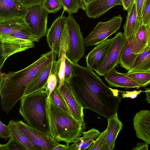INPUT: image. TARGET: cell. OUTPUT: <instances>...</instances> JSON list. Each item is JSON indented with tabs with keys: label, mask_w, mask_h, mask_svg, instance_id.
Here are the masks:
<instances>
[{
	"label": "cell",
	"mask_w": 150,
	"mask_h": 150,
	"mask_svg": "<svg viewBox=\"0 0 150 150\" xmlns=\"http://www.w3.org/2000/svg\"><path fill=\"white\" fill-rule=\"evenodd\" d=\"M73 67L74 75L67 82L83 109H90L107 120L112 117L121 102L119 91L108 86L89 67L74 63Z\"/></svg>",
	"instance_id": "1"
},
{
	"label": "cell",
	"mask_w": 150,
	"mask_h": 150,
	"mask_svg": "<svg viewBox=\"0 0 150 150\" xmlns=\"http://www.w3.org/2000/svg\"><path fill=\"white\" fill-rule=\"evenodd\" d=\"M53 51L42 54L35 61L25 68L15 72L0 73V94L2 110L6 114L11 111L23 96L27 85L40 71L56 60Z\"/></svg>",
	"instance_id": "2"
},
{
	"label": "cell",
	"mask_w": 150,
	"mask_h": 150,
	"mask_svg": "<svg viewBox=\"0 0 150 150\" xmlns=\"http://www.w3.org/2000/svg\"><path fill=\"white\" fill-rule=\"evenodd\" d=\"M49 133L58 142L66 145L75 142L81 137L83 129L73 117L56 105L49 98L46 100Z\"/></svg>",
	"instance_id": "3"
},
{
	"label": "cell",
	"mask_w": 150,
	"mask_h": 150,
	"mask_svg": "<svg viewBox=\"0 0 150 150\" xmlns=\"http://www.w3.org/2000/svg\"><path fill=\"white\" fill-rule=\"evenodd\" d=\"M44 87L21 99L19 112L29 126L49 133L46 100Z\"/></svg>",
	"instance_id": "4"
},
{
	"label": "cell",
	"mask_w": 150,
	"mask_h": 150,
	"mask_svg": "<svg viewBox=\"0 0 150 150\" xmlns=\"http://www.w3.org/2000/svg\"><path fill=\"white\" fill-rule=\"evenodd\" d=\"M39 39L28 28L8 34H0V69L10 56L35 47Z\"/></svg>",
	"instance_id": "5"
},
{
	"label": "cell",
	"mask_w": 150,
	"mask_h": 150,
	"mask_svg": "<svg viewBox=\"0 0 150 150\" xmlns=\"http://www.w3.org/2000/svg\"><path fill=\"white\" fill-rule=\"evenodd\" d=\"M66 23L68 33L66 56L73 63L78 64L85 53L84 38L79 25L72 15L66 17Z\"/></svg>",
	"instance_id": "6"
},
{
	"label": "cell",
	"mask_w": 150,
	"mask_h": 150,
	"mask_svg": "<svg viewBox=\"0 0 150 150\" xmlns=\"http://www.w3.org/2000/svg\"><path fill=\"white\" fill-rule=\"evenodd\" d=\"M122 20L120 14L107 21L98 22L93 31L84 38L85 46L96 45L107 39L120 29Z\"/></svg>",
	"instance_id": "7"
},
{
	"label": "cell",
	"mask_w": 150,
	"mask_h": 150,
	"mask_svg": "<svg viewBox=\"0 0 150 150\" xmlns=\"http://www.w3.org/2000/svg\"><path fill=\"white\" fill-rule=\"evenodd\" d=\"M48 14L40 5L27 8L23 20L30 32L39 39L46 34Z\"/></svg>",
	"instance_id": "8"
},
{
	"label": "cell",
	"mask_w": 150,
	"mask_h": 150,
	"mask_svg": "<svg viewBox=\"0 0 150 150\" xmlns=\"http://www.w3.org/2000/svg\"><path fill=\"white\" fill-rule=\"evenodd\" d=\"M125 40V37L121 32H118L113 38L105 57L96 71L97 74L103 76L119 64L121 53Z\"/></svg>",
	"instance_id": "9"
},
{
	"label": "cell",
	"mask_w": 150,
	"mask_h": 150,
	"mask_svg": "<svg viewBox=\"0 0 150 150\" xmlns=\"http://www.w3.org/2000/svg\"><path fill=\"white\" fill-rule=\"evenodd\" d=\"M16 122L19 128L39 150H53L59 144L50 133L30 126L22 120Z\"/></svg>",
	"instance_id": "10"
},
{
	"label": "cell",
	"mask_w": 150,
	"mask_h": 150,
	"mask_svg": "<svg viewBox=\"0 0 150 150\" xmlns=\"http://www.w3.org/2000/svg\"><path fill=\"white\" fill-rule=\"evenodd\" d=\"M26 11L20 0H0V21L23 19Z\"/></svg>",
	"instance_id": "11"
},
{
	"label": "cell",
	"mask_w": 150,
	"mask_h": 150,
	"mask_svg": "<svg viewBox=\"0 0 150 150\" xmlns=\"http://www.w3.org/2000/svg\"><path fill=\"white\" fill-rule=\"evenodd\" d=\"M69 109L72 116L81 125L83 129L86 127L84 120L83 108L73 94L68 83L64 81L59 89Z\"/></svg>",
	"instance_id": "12"
},
{
	"label": "cell",
	"mask_w": 150,
	"mask_h": 150,
	"mask_svg": "<svg viewBox=\"0 0 150 150\" xmlns=\"http://www.w3.org/2000/svg\"><path fill=\"white\" fill-rule=\"evenodd\" d=\"M66 17L63 13L54 21L46 33V39L51 50L58 56L60 39L65 25Z\"/></svg>",
	"instance_id": "13"
},
{
	"label": "cell",
	"mask_w": 150,
	"mask_h": 150,
	"mask_svg": "<svg viewBox=\"0 0 150 150\" xmlns=\"http://www.w3.org/2000/svg\"><path fill=\"white\" fill-rule=\"evenodd\" d=\"M133 123L136 136L150 144V110H142L137 112L134 116Z\"/></svg>",
	"instance_id": "14"
},
{
	"label": "cell",
	"mask_w": 150,
	"mask_h": 150,
	"mask_svg": "<svg viewBox=\"0 0 150 150\" xmlns=\"http://www.w3.org/2000/svg\"><path fill=\"white\" fill-rule=\"evenodd\" d=\"M112 39H106L88 53L86 57L87 67L95 71L98 70L105 57Z\"/></svg>",
	"instance_id": "15"
},
{
	"label": "cell",
	"mask_w": 150,
	"mask_h": 150,
	"mask_svg": "<svg viewBox=\"0 0 150 150\" xmlns=\"http://www.w3.org/2000/svg\"><path fill=\"white\" fill-rule=\"evenodd\" d=\"M108 120L104 139L100 150H113L118 135L122 129L123 125L118 117L117 112Z\"/></svg>",
	"instance_id": "16"
},
{
	"label": "cell",
	"mask_w": 150,
	"mask_h": 150,
	"mask_svg": "<svg viewBox=\"0 0 150 150\" xmlns=\"http://www.w3.org/2000/svg\"><path fill=\"white\" fill-rule=\"evenodd\" d=\"M122 5L121 0H93L88 3L85 12L89 18H96L114 6Z\"/></svg>",
	"instance_id": "17"
},
{
	"label": "cell",
	"mask_w": 150,
	"mask_h": 150,
	"mask_svg": "<svg viewBox=\"0 0 150 150\" xmlns=\"http://www.w3.org/2000/svg\"><path fill=\"white\" fill-rule=\"evenodd\" d=\"M110 87L125 88H139L141 86L127 76L125 73L118 72L115 68L103 76Z\"/></svg>",
	"instance_id": "18"
},
{
	"label": "cell",
	"mask_w": 150,
	"mask_h": 150,
	"mask_svg": "<svg viewBox=\"0 0 150 150\" xmlns=\"http://www.w3.org/2000/svg\"><path fill=\"white\" fill-rule=\"evenodd\" d=\"M54 61L40 71L34 77L26 86L23 96L38 91L44 87L51 72Z\"/></svg>",
	"instance_id": "19"
},
{
	"label": "cell",
	"mask_w": 150,
	"mask_h": 150,
	"mask_svg": "<svg viewBox=\"0 0 150 150\" xmlns=\"http://www.w3.org/2000/svg\"><path fill=\"white\" fill-rule=\"evenodd\" d=\"M97 129L92 128L83 132V136L80 137L71 144L68 146L67 150H85L94 142L100 134Z\"/></svg>",
	"instance_id": "20"
},
{
	"label": "cell",
	"mask_w": 150,
	"mask_h": 150,
	"mask_svg": "<svg viewBox=\"0 0 150 150\" xmlns=\"http://www.w3.org/2000/svg\"><path fill=\"white\" fill-rule=\"evenodd\" d=\"M134 37L126 38L120 57V66L127 71L131 69L138 55L134 53L132 50Z\"/></svg>",
	"instance_id": "21"
},
{
	"label": "cell",
	"mask_w": 150,
	"mask_h": 150,
	"mask_svg": "<svg viewBox=\"0 0 150 150\" xmlns=\"http://www.w3.org/2000/svg\"><path fill=\"white\" fill-rule=\"evenodd\" d=\"M127 11L126 20L124 25V34L126 39L134 36L140 25L137 18L135 1Z\"/></svg>",
	"instance_id": "22"
},
{
	"label": "cell",
	"mask_w": 150,
	"mask_h": 150,
	"mask_svg": "<svg viewBox=\"0 0 150 150\" xmlns=\"http://www.w3.org/2000/svg\"><path fill=\"white\" fill-rule=\"evenodd\" d=\"M150 71V48H145L138 54L131 69L128 72Z\"/></svg>",
	"instance_id": "23"
},
{
	"label": "cell",
	"mask_w": 150,
	"mask_h": 150,
	"mask_svg": "<svg viewBox=\"0 0 150 150\" xmlns=\"http://www.w3.org/2000/svg\"><path fill=\"white\" fill-rule=\"evenodd\" d=\"M147 43V35L145 25H140L134 35L132 45V50L139 54L146 48Z\"/></svg>",
	"instance_id": "24"
},
{
	"label": "cell",
	"mask_w": 150,
	"mask_h": 150,
	"mask_svg": "<svg viewBox=\"0 0 150 150\" xmlns=\"http://www.w3.org/2000/svg\"><path fill=\"white\" fill-rule=\"evenodd\" d=\"M8 125L11 129L12 135L28 150H39L19 128L16 122L12 120L10 121Z\"/></svg>",
	"instance_id": "25"
},
{
	"label": "cell",
	"mask_w": 150,
	"mask_h": 150,
	"mask_svg": "<svg viewBox=\"0 0 150 150\" xmlns=\"http://www.w3.org/2000/svg\"><path fill=\"white\" fill-rule=\"evenodd\" d=\"M28 28L23 19L0 21V34H8Z\"/></svg>",
	"instance_id": "26"
},
{
	"label": "cell",
	"mask_w": 150,
	"mask_h": 150,
	"mask_svg": "<svg viewBox=\"0 0 150 150\" xmlns=\"http://www.w3.org/2000/svg\"><path fill=\"white\" fill-rule=\"evenodd\" d=\"M58 85V71L53 63L47 81L44 86L47 98H49L51 93Z\"/></svg>",
	"instance_id": "27"
},
{
	"label": "cell",
	"mask_w": 150,
	"mask_h": 150,
	"mask_svg": "<svg viewBox=\"0 0 150 150\" xmlns=\"http://www.w3.org/2000/svg\"><path fill=\"white\" fill-rule=\"evenodd\" d=\"M125 74L141 87H145L150 84V71L144 72H128Z\"/></svg>",
	"instance_id": "28"
},
{
	"label": "cell",
	"mask_w": 150,
	"mask_h": 150,
	"mask_svg": "<svg viewBox=\"0 0 150 150\" xmlns=\"http://www.w3.org/2000/svg\"><path fill=\"white\" fill-rule=\"evenodd\" d=\"M57 86L52 92L49 98L56 105L72 115L67 105Z\"/></svg>",
	"instance_id": "29"
},
{
	"label": "cell",
	"mask_w": 150,
	"mask_h": 150,
	"mask_svg": "<svg viewBox=\"0 0 150 150\" xmlns=\"http://www.w3.org/2000/svg\"><path fill=\"white\" fill-rule=\"evenodd\" d=\"M41 5L48 14L56 13L63 8L61 0H44Z\"/></svg>",
	"instance_id": "30"
},
{
	"label": "cell",
	"mask_w": 150,
	"mask_h": 150,
	"mask_svg": "<svg viewBox=\"0 0 150 150\" xmlns=\"http://www.w3.org/2000/svg\"><path fill=\"white\" fill-rule=\"evenodd\" d=\"M28 150L23 144L16 139L13 135L6 144L0 145V150Z\"/></svg>",
	"instance_id": "31"
},
{
	"label": "cell",
	"mask_w": 150,
	"mask_h": 150,
	"mask_svg": "<svg viewBox=\"0 0 150 150\" xmlns=\"http://www.w3.org/2000/svg\"><path fill=\"white\" fill-rule=\"evenodd\" d=\"M68 40V28L66 23L60 39L58 59H61L64 54L67 55Z\"/></svg>",
	"instance_id": "32"
},
{
	"label": "cell",
	"mask_w": 150,
	"mask_h": 150,
	"mask_svg": "<svg viewBox=\"0 0 150 150\" xmlns=\"http://www.w3.org/2000/svg\"><path fill=\"white\" fill-rule=\"evenodd\" d=\"M63 12L65 11L69 15H72L73 13H77L80 8L79 4V0H61Z\"/></svg>",
	"instance_id": "33"
},
{
	"label": "cell",
	"mask_w": 150,
	"mask_h": 150,
	"mask_svg": "<svg viewBox=\"0 0 150 150\" xmlns=\"http://www.w3.org/2000/svg\"><path fill=\"white\" fill-rule=\"evenodd\" d=\"M74 74L73 63L66 56L64 81L67 82L73 77Z\"/></svg>",
	"instance_id": "34"
},
{
	"label": "cell",
	"mask_w": 150,
	"mask_h": 150,
	"mask_svg": "<svg viewBox=\"0 0 150 150\" xmlns=\"http://www.w3.org/2000/svg\"><path fill=\"white\" fill-rule=\"evenodd\" d=\"M66 55L62 56V61L59 67L58 75V85L57 88L59 89L64 82L65 69V61Z\"/></svg>",
	"instance_id": "35"
},
{
	"label": "cell",
	"mask_w": 150,
	"mask_h": 150,
	"mask_svg": "<svg viewBox=\"0 0 150 150\" xmlns=\"http://www.w3.org/2000/svg\"><path fill=\"white\" fill-rule=\"evenodd\" d=\"M106 130L101 132L94 142L88 149V150H100L103 142Z\"/></svg>",
	"instance_id": "36"
},
{
	"label": "cell",
	"mask_w": 150,
	"mask_h": 150,
	"mask_svg": "<svg viewBox=\"0 0 150 150\" xmlns=\"http://www.w3.org/2000/svg\"><path fill=\"white\" fill-rule=\"evenodd\" d=\"M12 135L11 129L9 125L4 124L0 121V137L1 138H10Z\"/></svg>",
	"instance_id": "37"
},
{
	"label": "cell",
	"mask_w": 150,
	"mask_h": 150,
	"mask_svg": "<svg viewBox=\"0 0 150 150\" xmlns=\"http://www.w3.org/2000/svg\"><path fill=\"white\" fill-rule=\"evenodd\" d=\"M142 18V24L145 25L150 21V3L143 9Z\"/></svg>",
	"instance_id": "38"
},
{
	"label": "cell",
	"mask_w": 150,
	"mask_h": 150,
	"mask_svg": "<svg viewBox=\"0 0 150 150\" xmlns=\"http://www.w3.org/2000/svg\"><path fill=\"white\" fill-rule=\"evenodd\" d=\"M144 0H135L137 18L139 23L142 24V13Z\"/></svg>",
	"instance_id": "39"
},
{
	"label": "cell",
	"mask_w": 150,
	"mask_h": 150,
	"mask_svg": "<svg viewBox=\"0 0 150 150\" xmlns=\"http://www.w3.org/2000/svg\"><path fill=\"white\" fill-rule=\"evenodd\" d=\"M142 91L141 90L122 92V98H128L133 99L136 98Z\"/></svg>",
	"instance_id": "40"
},
{
	"label": "cell",
	"mask_w": 150,
	"mask_h": 150,
	"mask_svg": "<svg viewBox=\"0 0 150 150\" xmlns=\"http://www.w3.org/2000/svg\"><path fill=\"white\" fill-rule=\"evenodd\" d=\"M44 0H20L22 4L26 8L31 7L36 5H41Z\"/></svg>",
	"instance_id": "41"
},
{
	"label": "cell",
	"mask_w": 150,
	"mask_h": 150,
	"mask_svg": "<svg viewBox=\"0 0 150 150\" xmlns=\"http://www.w3.org/2000/svg\"><path fill=\"white\" fill-rule=\"evenodd\" d=\"M135 0H121L123 9L127 11L135 2Z\"/></svg>",
	"instance_id": "42"
},
{
	"label": "cell",
	"mask_w": 150,
	"mask_h": 150,
	"mask_svg": "<svg viewBox=\"0 0 150 150\" xmlns=\"http://www.w3.org/2000/svg\"><path fill=\"white\" fill-rule=\"evenodd\" d=\"M148 145L145 142L143 143L138 142L136 147L134 148L132 150H148Z\"/></svg>",
	"instance_id": "43"
},
{
	"label": "cell",
	"mask_w": 150,
	"mask_h": 150,
	"mask_svg": "<svg viewBox=\"0 0 150 150\" xmlns=\"http://www.w3.org/2000/svg\"><path fill=\"white\" fill-rule=\"evenodd\" d=\"M147 39V43L146 48H150V21L145 25Z\"/></svg>",
	"instance_id": "44"
},
{
	"label": "cell",
	"mask_w": 150,
	"mask_h": 150,
	"mask_svg": "<svg viewBox=\"0 0 150 150\" xmlns=\"http://www.w3.org/2000/svg\"><path fill=\"white\" fill-rule=\"evenodd\" d=\"M89 0H79V4L80 8L85 11L86 7Z\"/></svg>",
	"instance_id": "45"
},
{
	"label": "cell",
	"mask_w": 150,
	"mask_h": 150,
	"mask_svg": "<svg viewBox=\"0 0 150 150\" xmlns=\"http://www.w3.org/2000/svg\"><path fill=\"white\" fill-rule=\"evenodd\" d=\"M68 146L67 145L59 144L53 149V150H67Z\"/></svg>",
	"instance_id": "46"
},
{
	"label": "cell",
	"mask_w": 150,
	"mask_h": 150,
	"mask_svg": "<svg viewBox=\"0 0 150 150\" xmlns=\"http://www.w3.org/2000/svg\"><path fill=\"white\" fill-rule=\"evenodd\" d=\"M145 92L146 95L145 99L150 104V88H146Z\"/></svg>",
	"instance_id": "47"
},
{
	"label": "cell",
	"mask_w": 150,
	"mask_h": 150,
	"mask_svg": "<svg viewBox=\"0 0 150 150\" xmlns=\"http://www.w3.org/2000/svg\"><path fill=\"white\" fill-rule=\"evenodd\" d=\"M149 3H150V0H144L142 9L146 6H147L148 4H149Z\"/></svg>",
	"instance_id": "48"
},
{
	"label": "cell",
	"mask_w": 150,
	"mask_h": 150,
	"mask_svg": "<svg viewBox=\"0 0 150 150\" xmlns=\"http://www.w3.org/2000/svg\"><path fill=\"white\" fill-rule=\"evenodd\" d=\"M93 0H89L88 3H89V2H91V1H93Z\"/></svg>",
	"instance_id": "49"
}]
</instances>
